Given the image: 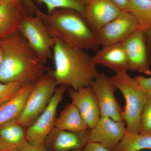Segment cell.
Returning a JSON list of instances; mask_svg holds the SVG:
<instances>
[{
  "label": "cell",
  "instance_id": "obj_1",
  "mask_svg": "<svg viewBox=\"0 0 151 151\" xmlns=\"http://www.w3.org/2000/svg\"><path fill=\"white\" fill-rule=\"evenodd\" d=\"M1 45L3 59L0 65V82H18L22 85L34 84L47 72L48 68L18 32L1 39Z\"/></svg>",
  "mask_w": 151,
  "mask_h": 151
},
{
  "label": "cell",
  "instance_id": "obj_2",
  "mask_svg": "<svg viewBox=\"0 0 151 151\" xmlns=\"http://www.w3.org/2000/svg\"><path fill=\"white\" fill-rule=\"evenodd\" d=\"M54 70H47L57 85H66L74 90L90 86L99 72L91 57L84 50L68 45L54 37Z\"/></svg>",
  "mask_w": 151,
  "mask_h": 151
},
{
  "label": "cell",
  "instance_id": "obj_3",
  "mask_svg": "<svg viewBox=\"0 0 151 151\" xmlns=\"http://www.w3.org/2000/svg\"><path fill=\"white\" fill-rule=\"evenodd\" d=\"M39 17L50 35L76 48L97 50L100 46L96 33L89 27L83 14L70 9H59L45 14L37 8Z\"/></svg>",
  "mask_w": 151,
  "mask_h": 151
},
{
  "label": "cell",
  "instance_id": "obj_4",
  "mask_svg": "<svg viewBox=\"0 0 151 151\" xmlns=\"http://www.w3.org/2000/svg\"><path fill=\"white\" fill-rule=\"evenodd\" d=\"M110 78L112 83L122 92L125 100L126 105L122 112V117L126 123L127 132L139 133L141 113L149 99L147 94L127 71L116 73Z\"/></svg>",
  "mask_w": 151,
  "mask_h": 151
},
{
  "label": "cell",
  "instance_id": "obj_5",
  "mask_svg": "<svg viewBox=\"0 0 151 151\" xmlns=\"http://www.w3.org/2000/svg\"><path fill=\"white\" fill-rule=\"evenodd\" d=\"M57 86L54 78L47 70L34 84L24 108L17 119L18 122L26 128L31 126L46 108Z\"/></svg>",
  "mask_w": 151,
  "mask_h": 151
},
{
  "label": "cell",
  "instance_id": "obj_6",
  "mask_svg": "<svg viewBox=\"0 0 151 151\" xmlns=\"http://www.w3.org/2000/svg\"><path fill=\"white\" fill-rule=\"evenodd\" d=\"M17 32L26 40L42 63L44 64L49 59H53L52 50L55 41L39 17L35 15L25 16Z\"/></svg>",
  "mask_w": 151,
  "mask_h": 151
},
{
  "label": "cell",
  "instance_id": "obj_7",
  "mask_svg": "<svg viewBox=\"0 0 151 151\" xmlns=\"http://www.w3.org/2000/svg\"><path fill=\"white\" fill-rule=\"evenodd\" d=\"M68 87L66 85H59L44 111L27 128L28 142L36 145H45L47 137L54 127L58 105Z\"/></svg>",
  "mask_w": 151,
  "mask_h": 151
},
{
  "label": "cell",
  "instance_id": "obj_8",
  "mask_svg": "<svg viewBox=\"0 0 151 151\" xmlns=\"http://www.w3.org/2000/svg\"><path fill=\"white\" fill-rule=\"evenodd\" d=\"M139 29L134 16L128 11L122 10L116 18L99 30L96 35L100 45L104 46L122 42Z\"/></svg>",
  "mask_w": 151,
  "mask_h": 151
},
{
  "label": "cell",
  "instance_id": "obj_9",
  "mask_svg": "<svg viewBox=\"0 0 151 151\" xmlns=\"http://www.w3.org/2000/svg\"><path fill=\"white\" fill-rule=\"evenodd\" d=\"M96 96L100 117L111 118L117 122L123 121V111L115 96L117 88L105 73H99L91 86Z\"/></svg>",
  "mask_w": 151,
  "mask_h": 151
},
{
  "label": "cell",
  "instance_id": "obj_10",
  "mask_svg": "<svg viewBox=\"0 0 151 151\" xmlns=\"http://www.w3.org/2000/svg\"><path fill=\"white\" fill-rule=\"evenodd\" d=\"M122 43L127 54L129 70L151 75V63L143 31L138 30Z\"/></svg>",
  "mask_w": 151,
  "mask_h": 151
},
{
  "label": "cell",
  "instance_id": "obj_11",
  "mask_svg": "<svg viewBox=\"0 0 151 151\" xmlns=\"http://www.w3.org/2000/svg\"><path fill=\"white\" fill-rule=\"evenodd\" d=\"M124 121L117 122L107 117H100L89 129L88 142L100 143L115 151L127 132Z\"/></svg>",
  "mask_w": 151,
  "mask_h": 151
},
{
  "label": "cell",
  "instance_id": "obj_12",
  "mask_svg": "<svg viewBox=\"0 0 151 151\" xmlns=\"http://www.w3.org/2000/svg\"><path fill=\"white\" fill-rule=\"evenodd\" d=\"M122 10L112 0H88L82 14L89 27L96 33L116 18Z\"/></svg>",
  "mask_w": 151,
  "mask_h": 151
},
{
  "label": "cell",
  "instance_id": "obj_13",
  "mask_svg": "<svg viewBox=\"0 0 151 151\" xmlns=\"http://www.w3.org/2000/svg\"><path fill=\"white\" fill-rule=\"evenodd\" d=\"M89 129L70 132L54 127L47 137L45 146L51 151L81 150L88 142Z\"/></svg>",
  "mask_w": 151,
  "mask_h": 151
},
{
  "label": "cell",
  "instance_id": "obj_14",
  "mask_svg": "<svg viewBox=\"0 0 151 151\" xmlns=\"http://www.w3.org/2000/svg\"><path fill=\"white\" fill-rule=\"evenodd\" d=\"M26 15H35L21 0L0 2V40L17 32L22 19Z\"/></svg>",
  "mask_w": 151,
  "mask_h": 151
},
{
  "label": "cell",
  "instance_id": "obj_15",
  "mask_svg": "<svg viewBox=\"0 0 151 151\" xmlns=\"http://www.w3.org/2000/svg\"><path fill=\"white\" fill-rule=\"evenodd\" d=\"M69 97L84 119L89 129L92 128L100 118V109L96 96L91 86L74 90L70 88Z\"/></svg>",
  "mask_w": 151,
  "mask_h": 151
},
{
  "label": "cell",
  "instance_id": "obj_16",
  "mask_svg": "<svg viewBox=\"0 0 151 151\" xmlns=\"http://www.w3.org/2000/svg\"><path fill=\"white\" fill-rule=\"evenodd\" d=\"M93 58L96 65H104L116 73L129 70L127 54L122 42L103 46Z\"/></svg>",
  "mask_w": 151,
  "mask_h": 151
},
{
  "label": "cell",
  "instance_id": "obj_17",
  "mask_svg": "<svg viewBox=\"0 0 151 151\" xmlns=\"http://www.w3.org/2000/svg\"><path fill=\"white\" fill-rule=\"evenodd\" d=\"M34 84L23 85L13 97L0 105V126L17 119L24 108Z\"/></svg>",
  "mask_w": 151,
  "mask_h": 151
},
{
  "label": "cell",
  "instance_id": "obj_18",
  "mask_svg": "<svg viewBox=\"0 0 151 151\" xmlns=\"http://www.w3.org/2000/svg\"><path fill=\"white\" fill-rule=\"evenodd\" d=\"M27 128L18 122L11 120L0 126V149L19 150L27 141Z\"/></svg>",
  "mask_w": 151,
  "mask_h": 151
},
{
  "label": "cell",
  "instance_id": "obj_19",
  "mask_svg": "<svg viewBox=\"0 0 151 151\" xmlns=\"http://www.w3.org/2000/svg\"><path fill=\"white\" fill-rule=\"evenodd\" d=\"M54 127L60 129L80 132L89 129L78 109L72 103L65 106L56 118Z\"/></svg>",
  "mask_w": 151,
  "mask_h": 151
},
{
  "label": "cell",
  "instance_id": "obj_20",
  "mask_svg": "<svg viewBox=\"0 0 151 151\" xmlns=\"http://www.w3.org/2000/svg\"><path fill=\"white\" fill-rule=\"evenodd\" d=\"M151 150V136L126 132L115 151Z\"/></svg>",
  "mask_w": 151,
  "mask_h": 151
},
{
  "label": "cell",
  "instance_id": "obj_21",
  "mask_svg": "<svg viewBox=\"0 0 151 151\" xmlns=\"http://www.w3.org/2000/svg\"><path fill=\"white\" fill-rule=\"evenodd\" d=\"M127 11L134 16L142 31L151 27V0H129Z\"/></svg>",
  "mask_w": 151,
  "mask_h": 151
},
{
  "label": "cell",
  "instance_id": "obj_22",
  "mask_svg": "<svg viewBox=\"0 0 151 151\" xmlns=\"http://www.w3.org/2000/svg\"><path fill=\"white\" fill-rule=\"evenodd\" d=\"M43 3L47 8V13H50L57 9H70L83 13L88 0H37Z\"/></svg>",
  "mask_w": 151,
  "mask_h": 151
},
{
  "label": "cell",
  "instance_id": "obj_23",
  "mask_svg": "<svg viewBox=\"0 0 151 151\" xmlns=\"http://www.w3.org/2000/svg\"><path fill=\"white\" fill-rule=\"evenodd\" d=\"M139 134L151 136V98H149L141 113Z\"/></svg>",
  "mask_w": 151,
  "mask_h": 151
},
{
  "label": "cell",
  "instance_id": "obj_24",
  "mask_svg": "<svg viewBox=\"0 0 151 151\" xmlns=\"http://www.w3.org/2000/svg\"><path fill=\"white\" fill-rule=\"evenodd\" d=\"M22 86L18 82H0V105L13 97Z\"/></svg>",
  "mask_w": 151,
  "mask_h": 151
},
{
  "label": "cell",
  "instance_id": "obj_25",
  "mask_svg": "<svg viewBox=\"0 0 151 151\" xmlns=\"http://www.w3.org/2000/svg\"><path fill=\"white\" fill-rule=\"evenodd\" d=\"M134 78L142 87L149 98H151V77H145L139 75Z\"/></svg>",
  "mask_w": 151,
  "mask_h": 151
},
{
  "label": "cell",
  "instance_id": "obj_26",
  "mask_svg": "<svg viewBox=\"0 0 151 151\" xmlns=\"http://www.w3.org/2000/svg\"><path fill=\"white\" fill-rule=\"evenodd\" d=\"M83 151H114L108 148L100 143L88 142L84 147Z\"/></svg>",
  "mask_w": 151,
  "mask_h": 151
},
{
  "label": "cell",
  "instance_id": "obj_27",
  "mask_svg": "<svg viewBox=\"0 0 151 151\" xmlns=\"http://www.w3.org/2000/svg\"><path fill=\"white\" fill-rule=\"evenodd\" d=\"M19 150L22 151H48L45 145H32L26 141Z\"/></svg>",
  "mask_w": 151,
  "mask_h": 151
},
{
  "label": "cell",
  "instance_id": "obj_28",
  "mask_svg": "<svg viewBox=\"0 0 151 151\" xmlns=\"http://www.w3.org/2000/svg\"><path fill=\"white\" fill-rule=\"evenodd\" d=\"M143 32L151 65V27Z\"/></svg>",
  "mask_w": 151,
  "mask_h": 151
},
{
  "label": "cell",
  "instance_id": "obj_29",
  "mask_svg": "<svg viewBox=\"0 0 151 151\" xmlns=\"http://www.w3.org/2000/svg\"><path fill=\"white\" fill-rule=\"evenodd\" d=\"M122 10H127L128 9L129 0H112Z\"/></svg>",
  "mask_w": 151,
  "mask_h": 151
},
{
  "label": "cell",
  "instance_id": "obj_30",
  "mask_svg": "<svg viewBox=\"0 0 151 151\" xmlns=\"http://www.w3.org/2000/svg\"><path fill=\"white\" fill-rule=\"evenodd\" d=\"M2 1H19V0H2ZM24 3V4L28 8L32 7L33 6L34 3L32 0H21Z\"/></svg>",
  "mask_w": 151,
  "mask_h": 151
},
{
  "label": "cell",
  "instance_id": "obj_31",
  "mask_svg": "<svg viewBox=\"0 0 151 151\" xmlns=\"http://www.w3.org/2000/svg\"><path fill=\"white\" fill-rule=\"evenodd\" d=\"M3 59V51L1 45V40H0V65Z\"/></svg>",
  "mask_w": 151,
  "mask_h": 151
},
{
  "label": "cell",
  "instance_id": "obj_32",
  "mask_svg": "<svg viewBox=\"0 0 151 151\" xmlns=\"http://www.w3.org/2000/svg\"><path fill=\"white\" fill-rule=\"evenodd\" d=\"M1 151H22L19 150H1Z\"/></svg>",
  "mask_w": 151,
  "mask_h": 151
},
{
  "label": "cell",
  "instance_id": "obj_33",
  "mask_svg": "<svg viewBox=\"0 0 151 151\" xmlns=\"http://www.w3.org/2000/svg\"><path fill=\"white\" fill-rule=\"evenodd\" d=\"M71 151H83L82 150H73Z\"/></svg>",
  "mask_w": 151,
  "mask_h": 151
},
{
  "label": "cell",
  "instance_id": "obj_34",
  "mask_svg": "<svg viewBox=\"0 0 151 151\" xmlns=\"http://www.w3.org/2000/svg\"><path fill=\"white\" fill-rule=\"evenodd\" d=\"M143 151H151V150H144Z\"/></svg>",
  "mask_w": 151,
  "mask_h": 151
},
{
  "label": "cell",
  "instance_id": "obj_35",
  "mask_svg": "<svg viewBox=\"0 0 151 151\" xmlns=\"http://www.w3.org/2000/svg\"><path fill=\"white\" fill-rule=\"evenodd\" d=\"M2 1V0H0V2H1V1Z\"/></svg>",
  "mask_w": 151,
  "mask_h": 151
},
{
  "label": "cell",
  "instance_id": "obj_36",
  "mask_svg": "<svg viewBox=\"0 0 151 151\" xmlns=\"http://www.w3.org/2000/svg\"><path fill=\"white\" fill-rule=\"evenodd\" d=\"M0 151H1V149H0Z\"/></svg>",
  "mask_w": 151,
  "mask_h": 151
}]
</instances>
